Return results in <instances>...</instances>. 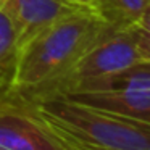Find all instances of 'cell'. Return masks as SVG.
<instances>
[{
	"label": "cell",
	"instance_id": "obj_1",
	"mask_svg": "<svg viewBox=\"0 0 150 150\" xmlns=\"http://www.w3.org/2000/svg\"><path fill=\"white\" fill-rule=\"evenodd\" d=\"M113 28L91 10L63 18L20 49L11 84L4 100L34 107L57 97L74 65Z\"/></svg>",
	"mask_w": 150,
	"mask_h": 150
},
{
	"label": "cell",
	"instance_id": "obj_2",
	"mask_svg": "<svg viewBox=\"0 0 150 150\" xmlns=\"http://www.w3.org/2000/svg\"><path fill=\"white\" fill-rule=\"evenodd\" d=\"M53 134L92 150H150V126L58 97L24 107Z\"/></svg>",
	"mask_w": 150,
	"mask_h": 150
},
{
	"label": "cell",
	"instance_id": "obj_3",
	"mask_svg": "<svg viewBox=\"0 0 150 150\" xmlns=\"http://www.w3.org/2000/svg\"><path fill=\"white\" fill-rule=\"evenodd\" d=\"M140 62L132 26L113 29L98 40L62 81L57 97L111 91L120 76Z\"/></svg>",
	"mask_w": 150,
	"mask_h": 150
},
{
	"label": "cell",
	"instance_id": "obj_4",
	"mask_svg": "<svg viewBox=\"0 0 150 150\" xmlns=\"http://www.w3.org/2000/svg\"><path fill=\"white\" fill-rule=\"evenodd\" d=\"M0 150H66L28 108L0 100Z\"/></svg>",
	"mask_w": 150,
	"mask_h": 150
},
{
	"label": "cell",
	"instance_id": "obj_5",
	"mask_svg": "<svg viewBox=\"0 0 150 150\" xmlns=\"http://www.w3.org/2000/svg\"><path fill=\"white\" fill-rule=\"evenodd\" d=\"M15 26L20 49L63 18L86 10L69 0H0Z\"/></svg>",
	"mask_w": 150,
	"mask_h": 150
},
{
	"label": "cell",
	"instance_id": "obj_6",
	"mask_svg": "<svg viewBox=\"0 0 150 150\" xmlns=\"http://www.w3.org/2000/svg\"><path fill=\"white\" fill-rule=\"evenodd\" d=\"M79 103L98 108V110L111 111L116 115H123L131 120L140 121L150 126V91H103L94 94H79L69 95Z\"/></svg>",
	"mask_w": 150,
	"mask_h": 150
},
{
	"label": "cell",
	"instance_id": "obj_7",
	"mask_svg": "<svg viewBox=\"0 0 150 150\" xmlns=\"http://www.w3.org/2000/svg\"><path fill=\"white\" fill-rule=\"evenodd\" d=\"M20 53V42L15 26L0 4V100H4L11 84Z\"/></svg>",
	"mask_w": 150,
	"mask_h": 150
},
{
	"label": "cell",
	"instance_id": "obj_8",
	"mask_svg": "<svg viewBox=\"0 0 150 150\" xmlns=\"http://www.w3.org/2000/svg\"><path fill=\"white\" fill-rule=\"evenodd\" d=\"M150 0H98V16L113 29H126L139 21Z\"/></svg>",
	"mask_w": 150,
	"mask_h": 150
},
{
	"label": "cell",
	"instance_id": "obj_9",
	"mask_svg": "<svg viewBox=\"0 0 150 150\" xmlns=\"http://www.w3.org/2000/svg\"><path fill=\"white\" fill-rule=\"evenodd\" d=\"M115 89H120V91H150V62H139L131 68H127L116 81Z\"/></svg>",
	"mask_w": 150,
	"mask_h": 150
},
{
	"label": "cell",
	"instance_id": "obj_10",
	"mask_svg": "<svg viewBox=\"0 0 150 150\" xmlns=\"http://www.w3.org/2000/svg\"><path fill=\"white\" fill-rule=\"evenodd\" d=\"M132 29H134V36H136L140 62H150V4L144 10L139 21L132 26Z\"/></svg>",
	"mask_w": 150,
	"mask_h": 150
},
{
	"label": "cell",
	"instance_id": "obj_11",
	"mask_svg": "<svg viewBox=\"0 0 150 150\" xmlns=\"http://www.w3.org/2000/svg\"><path fill=\"white\" fill-rule=\"evenodd\" d=\"M69 2L78 5V7H81V8L91 10V11L98 15V0H69Z\"/></svg>",
	"mask_w": 150,
	"mask_h": 150
},
{
	"label": "cell",
	"instance_id": "obj_12",
	"mask_svg": "<svg viewBox=\"0 0 150 150\" xmlns=\"http://www.w3.org/2000/svg\"><path fill=\"white\" fill-rule=\"evenodd\" d=\"M57 136V134H55ZM62 139V137H60ZM62 140H65V139H62ZM65 142H68L69 145H73V147H76V149H79V150H92V149H86V147H81V145H76V144H73V142H69V140H65Z\"/></svg>",
	"mask_w": 150,
	"mask_h": 150
},
{
	"label": "cell",
	"instance_id": "obj_13",
	"mask_svg": "<svg viewBox=\"0 0 150 150\" xmlns=\"http://www.w3.org/2000/svg\"><path fill=\"white\" fill-rule=\"evenodd\" d=\"M57 137H58V136H57ZM58 139H60V137H58ZM60 140H62V139H60ZM62 144H63V145H65V149H66V150H79V149H76V147L69 145L68 142H65V140H62Z\"/></svg>",
	"mask_w": 150,
	"mask_h": 150
}]
</instances>
